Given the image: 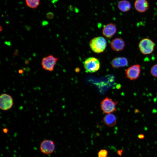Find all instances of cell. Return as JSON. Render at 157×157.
Wrapping results in <instances>:
<instances>
[{
    "instance_id": "obj_1",
    "label": "cell",
    "mask_w": 157,
    "mask_h": 157,
    "mask_svg": "<svg viewBox=\"0 0 157 157\" xmlns=\"http://www.w3.org/2000/svg\"><path fill=\"white\" fill-rule=\"evenodd\" d=\"M89 45L92 50L94 52L99 53L103 52L107 46L106 39L103 37L99 36L92 39L89 42Z\"/></svg>"
},
{
    "instance_id": "obj_2",
    "label": "cell",
    "mask_w": 157,
    "mask_h": 157,
    "mask_svg": "<svg viewBox=\"0 0 157 157\" xmlns=\"http://www.w3.org/2000/svg\"><path fill=\"white\" fill-rule=\"evenodd\" d=\"M84 69L87 72L94 73L96 72L100 67L99 60L94 57H90L86 59L83 62Z\"/></svg>"
},
{
    "instance_id": "obj_3",
    "label": "cell",
    "mask_w": 157,
    "mask_h": 157,
    "mask_svg": "<svg viewBox=\"0 0 157 157\" xmlns=\"http://www.w3.org/2000/svg\"><path fill=\"white\" fill-rule=\"evenodd\" d=\"M155 47L154 42L150 39L144 38L141 40L138 44L141 52L143 54L148 55L152 53Z\"/></svg>"
},
{
    "instance_id": "obj_4",
    "label": "cell",
    "mask_w": 157,
    "mask_h": 157,
    "mask_svg": "<svg viewBox=\"0 0 157 157\" xmlns=\"http://www.w3.org/2000/svg\"><path fill=\"white\" fill-rule=\"evenodd\" d=\"M117 101H115L112 99L106 97L101 102V107L103 113L110 114L117 111L116 106Z\"/></svg>"
},
{
    "instance_id": "obj_5",
    "label": "cell",
    "mask_w": 157,
    "mask_h": 157,
    "mask_svg": "<svg viewBox=\"0 0 157 157\" xmlns=\"http://www.w3.org/2000/svg\"><path fill=\"white\" fill-rule=\"evenodd\" d=\"M58 58L50 55L44 58L42 60L41 65L43 69L49 71H53Z\"/></svg>"
},
{
    "instance_id": "obj_6",
    "label": "cell",
    "mask_w": 157,
    "mask_h": 157,
    "mask_svg": "<svg viewBox=\"0 0 157 157\" xmlns=\"http://www.w3.org/2000/svg\"><path fill=\"white\" fill-rule=\"evenodd\" d=\"M13 99L9 94L3 93L0 96V108L3 110H8L13 107Z\"/></svg>"
},
{
    "instance_id": "obj_7",
    "label": "cell",
    "mask_w": 157,
    "mask_h": 157,
    "mask_svg": "<svg viewBox=\"0 0 157 157\" xmlns=\"http://www.w3.org/2000/svg\"><path fill=\"white\" fill-rule=\"evenodd\" d=\"M140 72V65L138 64L134 65L126 70V77L131 80H136L139 76Z\"/></svg>"
},
{
    "instance_id": "obj_8",
    "label": "cell",
    "mask_w": 157,
    "mask_h": 157,
    "mask_svg": "<svg viewBox=\"0 0 157 157\" xmlns=\"http://www.w3.org/2000/svg\"><path fill=\"white\" fill-rule=\"evenodd\" d=\"M55 145L54 142L50 140H45L41 142L40 145V149L43 154L49 155L54 151Z\"/></svg>"
},
{
    "instance_id": "obj_9",
    "label": "cell",
    "mask_w": 157,
    "mask_h": 157,
    "mask_svg": "<svg viewBox=\"0 0 157 157\" xmlns=\"http://www.w3.org/2000/svg\"><path fill=\"white\" fill-rule=\"evenodd\" d=\"M117 32V28L115 24L110 23L107 24L103 28L102 34L107 38L113 36Z\"/></svg>"
},
{
    "instance_id": "obj_10",
    "label": "cell",
    "mask_w": 157,
    "mask_h": 157,
    "mask_svg": "<svg viewBox=\"0 0 157 157\" xmlns=\"http://www.w3.org/2000/svg\"><path fill=\"white\" fill-rule=\"evenodd\" d=\"M111 64L114 68L123 67L127 66L128 64L127 59L124 57H118L114 58Z\"/></svg>"
},
{
    "instance_id": "obj_11",
    "label": "cell",
    "mask_w": 157,
    "mask_h": 157,
    "mask_svg": "<svg viewBox=\"0 0 157 157\" xmlns=\"http://www.w3.org/2000/svg\"><path fill=\"white\" fill-rule=\"evenodd\" d=\"M112 49L114 51H122L125 46V43L122 38H116L112 40L110 44Z\"/></svg>"
},
{
    "instance_id": "obj_12",
    "label": "cell",
    "mask_w": 157,
    "mask_h": 157,
    "mask_svg": "<svg viewBox=\"0 0 157 157\" xmlns=\"http://www.w3.org/2000/svg\"><path fill=\"white\" fill-rule=\"evenodd\" d=\"M134 6L136 10L140 13H144L148 9L149 3L147 0H135Z\"/></svg>"
},
{
    "instance_id": "obj_13",
    "label": "cell",
    "mask_w": 157,
    "mask_h": 157,
    "mask_svg": "<svg viewBox=\"0 0 157 157\" xmlns=\"http://www.w3.org/2000/svg\"><path fill=\"white\" fill-rule=\"evenodd\" d=\"M103 121L105 124L107 126L110 127H113L116 123V118L113 114H108L104 117Z\"/></svg>"
},
{
    "instance_id": "obj_14",
    "label": "cell",
    "mask_w": 157,
    "mask_h": 157,
    "mask_svg": "<svg viewBox=\"0 0 157 157\" xmlns=\"http://www.w3.org/2000/svg\"><path fill=\"white\" fill-rule=\"evenodd\" d=\"M119 9L121 11L126 12L129 11L131 8V4L130 2L126 0L119 1L117 4Z\"/></svg>"
},
{
    "instance_id": "obj_15",
    "label": "cell",
    "mask_w": 157,
    "mask_h": 157,
    "mask_svg": "<svg viewBox=\"0 0 157 157\" xmlns=\"http://www.w3.org/2000/svg\"><path fill=\"white\" fill-rule=\"evenodd\" d=\"M27 5L29 8H36L40 4L39 0H25Z\"/></svg>"
},
{
    "instance_id": "obj_16",
    "label": "cell",
    "mask_w": 157,
    "mask_h": 157,
    "mask_svg": "<svg viewBox=\"0 0 157 157\" xmlns=\"http://www.w3.org/2000/svg\"><path fill=\"white\" fill-rule=\"evenodd\" d=\"M150 73L154 77H157V64L153 65L150 69Z\"/></svg>"
},
{
    "instance_id": "obj_17",
    "label": "cell",
    "mask_w": 157,
    "mask_h": 157,
    "mask_svg": "<svg viewBox=\"0 0 157 157\" xmlns=\"http://www.w3.org/2000/svg\"><path fill=\"white\" fill-rule=\"evenodd\" d=\"M108 154V151L106 149H101L98 153V157H107Z\"/></svg>"
},
{
    "instance_id": "obj_18",
    "label": "cell",
    "mask_w": 157,
    "mask_h": 157,
    "mask_svg": "<svg viewBox=\"0 0 157 157\" xmlns=\"http://www.w3.org/2000/svg\"><path fill=\"white\" fill-rule=\"evenodd\" d=\"M54 16L53 14L51 12H49L47 13L46 15V17L49 19H52Z\"/></svg>"
},
{
    "instance_id": "obj_19",
    "label": "cell",
    "mask_w": 157,
    "mask_h": 157,
    "mask_svg": "<svg viewBox=\"0 0 157 157\" xmlns=\"http://www.w3.org/2000/svg\"><path fill=\"white\" fill-rule=\"evenodd\" d=\"M49 24L48 22L47 21L44 20L42 22V26H46L48 25Z\"/></svg>"
},
{
    "instance_id": "obj_20",
    "label": "cell",
    "mask_w": 157,
    "mask_h": 157,
    "mask_svg": "<svg viewBox=\"0 0 157 157\" xmlns=\"http://www.w3.org/2000/svg\"><path fill=\"white\" fill-rule=\"evenodd\" d=\"M19 55V50L16 49L13 53V55L15 56H17Z\"/></svg>"
},
{
    "instance_id": "obj_21",
    "label": "cell",
    "mask_w": 157,
    "mask_h": 157,
    "mask_svg": "<svg viewBox=\"0 0 157 157\" xmlns=\"http://www.w3.org/2000/svg\"><path fill=\"white\" fill-rule=\"evenodd\" d=\"M5 43L8 46H10L11 45V42L10 41H5Z\"/></svg>"
},
{
    "instance_id": "obj_22",
    "label": "cell",
    "mask_w": 157,
    "mask_h": 157,
    "mask_svg": "<svg viewBox=\"0 0 157 157\" xmlns=\"http://www.w3.org/2000/svg\"><path fill=\"white\" fill-rule=\"evenodd\" d=\"M25 27L27 31H30L31 29V27L28 26H25Z\"/></svg>"
},
{
    "instance_id": "obj_23",
    "label": "cell",
    "mask_w": 157,
    "mask_h": 157,
    "mask_svg": "<svg viewBox=\"0 0 157 157\" xmlns=\"http://www.w3.org/2000/svg\"><path fill=\"white\" fill-rule=\"evenodd\" d=\"M3 132L5 133H7L8 132V129L6 128H3Z\"/></svg>"
},
{
    "instance_id": "obj_24",
    "label": "cell",
    "mask_w": 157,
    "mask_h": 157,
    "mask_svg": "<svg viewBox=\"0 0 157 157\" xmlns=\"http://www.w3.org/2000/svg\"><path fill=\"white\" fill-rule=\"evenodd\" d=\"M24 71L22 69H19L18 71V72L19 74H22L23 73Z\"/></svg>"
},
{
    "instance_id": "obj_25",
    "label": "cell",
    "mask_w": 157,
    "mask_h": 157,
    "mask_svg": "<svg viewBox=\"0 0 157 157\" xmlns=\"http://www.w3.org/2000/svg\"><path fill=\"white\" fill-rule=\"evenodd\" d=\"M25 63L26 65L28 64L29 63V61L27 59L25 60Z\"/></svg>"
},
{
    "instance_id": "obj_26",
    "label": "cell",
    "mask_w": 157,
    "mask_h": 157,
    "mask_svg": "<svg viewBox=\"0 0 157 157\" xmlns=\"http://www.w3.org/2000/svg\"><path fill=\"white\" fill-rule=\"evenodd\" d=\"M2 30V27L1 26H0V32H1Z\"/></svg>"
}]
</instances>
